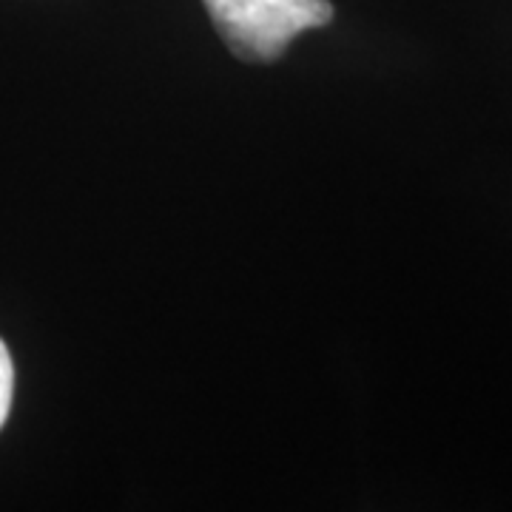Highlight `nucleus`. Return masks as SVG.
Listing matches in <instances>:
<instances>
[{
    "instance_id": "f257e3e1",
    "label": "nucleus",
    "mask_w": 512,
    "mask_h": 512,
    "mask_svg": "<svg viewBox=\"0 0 512 512\" xmlns=\"http://www.w3.org/2000/svg\"><path fill=\"white\" fill-rule=\"evenodd\" d=\"M214 29L245 63H274L291 40L333 20L328 0H202Z\"/></svg>"
},
{
    "instance_id": "f03ea898",
    "label": "nucleus",
    "mask_w": 512,
    "mask_h": 512,
    "mask_svg": "<svg viewBox=\"0 0 512 512\" xmlns=\"http://www.w3.org/2000/svg\"><path fill=\"white\" fill-rule=\"evenodd\" d=\"M12 396H15V365L6 342L0 339V427L9 419L12 410Z\"/></svg>"
}]
</instances>
